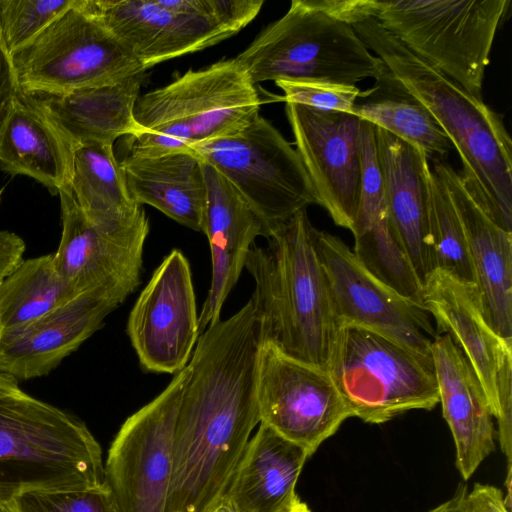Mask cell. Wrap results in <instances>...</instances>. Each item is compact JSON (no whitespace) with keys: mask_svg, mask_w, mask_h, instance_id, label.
<instances>
[{"mask_svg":"<svg viewBox=\"0 0 512 512\" xmlns=\"http://www.w3.org/2000/svg\"><path fill=\"white\" fill-rule=\"evenodd\" d=\"M72 147L20 93L0 131V170L35 179L52 195L69 183Z\"/></svg>","mask_w":512,"mask_h":512,"instance_id":"cell-27","label":"cell"},{"mask_svg":"<svg viewBox=\"0 0 512 512\" xmlns=\"http://www.w3.org/2000/svg\"><path fill=\"white\" fill-rule=\"evenodd\" d=\"M314 5L327 15L353 25L373 17L377 0H312Z\"/></svg>","mask_w":512,"mask_h":512,"instance_id":"cell-38","label":"cell"},{"mask_svg":"<svg viewBox=\"0 0 512 512\" xmlns=\"http://www.w3.org/2000/svg\"><path fill=\"white\" fill-rule=\"evenodd\" d=\"M391 228L423 286L434 270L429 221V175L425 153L376 126Z\"/></svg>","mask_w":512,"mask_h":512,"instance_id":"cell-22","label":"cell"},{"mask_svg":"<svg viewBox=\"0 0 512 512\" xmlns=\"http://www.w3.org/2000/svg\"><path fill=\"white\" fill-rule=\"evenodd\" d=\"M352 417L381 424L439 403L433 360L370 330L345 326L328 370Z\"/></svg>","mask_w":512,"mask_h":512,"instance_id":"cell-8","label":"cell"},{"mask_svg":"<svg viewBox=\"0 0 512 512\" xmlns=\"http://www.w3.org/2000/svg\"><path fill=\"white\" fill-rule=\"evenodd\" d=\"M286 103L301 104L326 111L350 112L361 92L356 85L327 81H276Z\"/></svg>","mask_w":512,"mask_h":512,"instance_id":"cell-35","label":"cell"},{"mask_svg":"<svg viewBox=\"0 0 512 512\" xmlns=\"http://www.w3.org/2000/svg\"><path fill=\"white\" fill-rule=\"evenodd\" d=\"M146 71L61 94L23 95L42 112L73 148L89 144L113 146L135 134L134 109Z\"/></svg>","mask_w":512,"mask_h":512,"instance_id":"cell-23","label":"cell"},{"mask_svg":"<svg viewBox=\"0 0 512 512\" xmlns=\"http://www.w3.org/2000/svg\"><path fill=\"white\" fill-rule=\"evenodd\" d=\"M25 250V242L20 236L0 230V282L23 261Z\"/></svg>","mask_w":512,"mask_h":512,"instance_id":"cell-40","label":"cell"},{"mask_svg":"<svg viewBox=\"0 0 512 512\" xmlns=\"http://www.w3.org/2000/svg\"><path fill=\"white\" fill-rule=\"evenodd\" d=\"M315 242L341 328L370 330L433 360L431 345L438 334L424 308L373 276L337 236L316 229Z\"/></svg>","mask_w":512,"mask_h":512,"instance_id":"cell-12","label":"cell"},{"mask_svg":"<svg viewBox=\"0 0 512 512\" xmlns=\"http://www.w3.org/2000/svg\"><path fill=\"white\" fill-rule=\"evenodd\" d=\"M288 512H311L306 503L298 499Z\"/></svg>","mask_w":512,"mask_h":512,"instance_id":"cell-42","label":"cell"},{"mask_svg":"<svg viewBox=\"0 0 512 512\" xmlns=\"http://www.w3.org/2000/svg\"><path fill=\"white\" fill-rule=\"evenodd\" d=\"M508 0H377L373 17L410 51L482 99Z\"/></svg>","mask_w":512,"mask_h":512,"instance_id":"cell-7","label":"cell"},{"mask_svg":"<svg viewBox=\"0 0 512 512\" xmlns=\"http://www.w3.org/2000/svg\"><path fill=\"white\" fill-rule=\"evenodd\" d=\"M59 275L53 253L24 260L0 282V338L79 296Z\"/></svg>","mask_w":512,"mask_h":512,"instance_id":"cell-30","label":"cell"},{"mask_svg":"<svg viewBox=\"0 0 512 512\" xmlns=\"http://www.w3.org/2000/svg\"><path fill=\"white\" fill-rule=\"evenodd\" d=\"M74 0H0V36L11 55L32 41Z\"/></svg>","mask_w":512,"mask_h":512,"instance_id":"cell-32","label":"cell"},{"mask_svg":"<svg viewBox=\"0 0 512 512\" xmlns=\"http://www.w3.org/2000/svg\"><path fill=\"white\" fill-rule=\"evenodd\" d=\"M204 163L206 200L202 232L211 255V282L199 313V333L220 320L224 302L237 284L249 251L268 230L239 191L215 168Z\"/></svg>","mask_w":512,"mask_h":512,"instance_id":"cell-20","label":"cell"},{"mask_svg":"<svg viewBox=\"0 0 512 512\" xmlns=\"http://www.w3.org/2000/svg\"><path fill=\"white\" fill-rule=\"evenodd\" d=\"M11 512H119L107 483L83 490H36L6 504Z\"/></svg>","mask_w":512,"mask_h":512,"instance_id":"cell-33","label":"cell"},{"mask_svg":"<svg viewBox=\"0 0 512 512\" xmlns=\"http://www.w3.org/2000/svg\"><path fill=\"white\" fill-rule=\"evenodd\" d=\"M285 109L318 205L336 225L352 231L361 191L362 119L295 103H286Z\"/></svg>","mask_w":512,"mask_h":512,"instance_id":"cell-16","label":"cell"},{"mask_svg":"<svg viewBox=\"0 0 512 512\" xmlns=\"http://www.w3.org/2000/svg\"><path fill=\"white\" fill-rule=\"evenodd\" d=\"M460 512H510L503 492L492 485L476 483L471 492L463 494Z\"/></svg>","mask_w":512,"mask_h":512,"instance_id":"cell-37","label":"cell"},{"mask_svg":"<svg viewBox=\"0 0 512 512\" xmlns=\"http://www.w3.org/2000/svg\"><path fill=\"white\" fill-rule=\"evenodd\" d=\"M58 195L62 233L53 262L59 275L77 294L98 288L127 296L134 292L141 282L148 218L128 228L105 231L85 217L69 183Z\"/></svg>","mask_w":512,"mask_h":512,"instance_id":"cell-17","label":"cell"},{"mask_svg":"<svg viewBox=\"0 0 512 512\" xmlns=\"http://www.w3.org/2000/svg\"><path fill=\"white\" fill-rule=\"evenodd\" d=\"M422 306L460 348L486 394L498 430L512 428V341L488 322L476 284L435 269L422 286Z\"/></svg>","mask_w":512,"mask_h":512,"instance_id":"cell-14","label":"cell"},{"mask_svg":"<svg viewBox=\"0 0 512 512\" xmlns=\"http://www.w3.org/2000/svg\"><path fill=\"white\" fill-rule=\"evenodd\" d=\"M69 186L85 217L102 230L128 228L147 217L131 199L111 145L73 148Z\"/></svg>","mask_w":512,"mask_h":512,"instance_id":"cell-28","label":"cell"},{"mask_svg":"<svg viewBox=\"0 0 512 512\" xmlns=\"http://www.w3.org/2000/svg\"><path fill=\"white\" fill-rule=\"evenodd\" d=\"M127 297L109 288L87 291L0 338V372L16 381L50 373L99 330Z\"/></svg>","mask_w":512,"mask_h":512,"instance_id":"cell-19","label":"cell"},{"mask_svg":"<svg viewBox=\"0 0 512 512\" xmlns=\"http://www.w3.org/2000/svg\"><path fill=\"white\" fill-rule=\"evenodd\" d=\"M215 20L232 31L239 32L260 12L263 0H211Z\"/></svg>","mask_w":512,"mask_h":512,"instance_id":"cell-36","label":"cell"},{"mask_svg":"<svg viewBox=\"0 0 512 512\" xmlns=\"http://www.w3.org/2000/svg\"><path fill=\"white\" fill-rule=\"evenodd\" d=\"M212 512H232V510L222 502L217 508H215Z\"/></svg>","mask_w":512,"mask_h":512,"instance_id":"cell-43","label":"cell"},{"mask_svg":"<svg viewBox=\"0 0 512 512\" xmlns=\"http://www.w3.org/2000/svg\"><path fill=\"white\" fill-rule=\"evenodd\" d=\"M188 365L152 401L129 416L111 443L105 480L119 512H165L172 442Z\"/></svg>","mask_w":512,"mask_h":512,"instance_id":"cell-11","label":"cell"},{"mask_svg":"<svg viewBox=\"0 0 512 512\" xmlns=\"http://www.w3.org/2000/svg\"><path fill=\"white\" fill-rule=\"evenodd\" d=\"M429 221L433 267L476 284L465 233L450 195L431 169L429 175Z\"/></svg>","mask_w":512,"mask_h":512,"instance_id":"cell-31","label":"cell"},{"mask_svg":"<svg viewBox=\"0 0 512 512\" xmlns=\"http://www.w3.org/2000/svg\"><path fill=\"white\" fill-rule=\"evenodd\" d=\"M0 512H11V511L8 509L6 504L0 502Z\"/></svg>","mask_w":512,"mask_h":512,"instance_id":"cell-44","label":"cell"},{"mask_svg":"<svg viewBox=\"0 0 512 512\" xmlns=\"http://www.w3.org/2000/svg\"><path fill=\"white\" fill-rule=\"evenodd\" d=\"M260 423L310 456L352 413L326 370L262 343L257 371Z\"/></svg>","mask_w":512,"mask_h":512,"instance_id":"cell-13","label":"cell"},{"mask_svg":"<svg viewBox=\"0 0 512 512\" xmlns=\"http://www.w3.org/2000/svg\"><path fill=\"white\" fill-rule=\"evenodd\" d=\"M131 199L150 205L177 223L201 231L206 200L204 163L194 152L119 161Z\"/></svg>","mask_w":512,"mask_h":512,"instance_id":"cell-26","label":"cell"},{"mask_svg":"<svg viewBox=\"0 0 512 512\" xmlns=\"http://www.w3.org/2000/svg\"><path fill=\"white\" fill-rule=\"evenodd\" d=\"M234 59L254 85L310 80L355 85L388 70L352 25L327 15L312 0H293Z\"/></svg>","mask_w":512,"mask_h":512,"instance_id":"cell-6","label":"cell"},{"mask_svg":"<svg viewBox=\"0 0 512 512\" xmlns=\"http://www.w3.org/2000/svg\"><path fill=\"white\" fill-rule=\"evenodd\" d=\"M142 67L211 47L234 33L213 18L169 7L165 0H77Z\"/></svg>","mask_w":512,"mask_h":512,"instance_id":"cell-18","label":"cell"},{"mask_svg":"<svg viewBox=\"0 0 512 512\" xmlns=\"http://www.w3.org/2000/svg\"><path fill=\"white\" fill-rule=\"evenodd\" d=\"M10 56L23 95L61 94L147 71L77 0Z\"/></svg>","mask_w":512,"mask_h":512,"instance_id":"cell-9","label":"cell"},{"mask_svg":"<svg viewBox=\"0 0 512 512\" xmlns=\"http://www.w3.org/2000/svg\"><path fill=\"white\" fill-rule=\"evenodd\" d=\"M19 96L11 56L0 36V131Z\"/></svg>","mask_w":512,"mask_h":512,"instance_id":"cell-39","label":"cell"},{"mask_svg":"<svg viewBox=\"0 0 512 512\" xmlns=\"http://www.w3.org/2000/svg\"><path fill=\"white\" fill-rule=\"evenodd\" d=\"M315 230L306 209L297 212L270 232L266 245H253L245 269L255 283L262 343L328 371L342 328Z\"/></svg>","mask_w":512,"mask_h":512,"instance_id":"cell-3","label":"cell"},{"mask_svg":"<svg viewBox=\"0 0 512 512\" xmlns=\"http://www.w3.org/2000/svg\"><path fill=\"white\" fill-rule=\"evenodd\" d=\"M360 150L361 191L354 227L368 223L386 212L384 178L377 146L376 126L363 119L361 121Z\"/></svg>","mask_w":512,"mask_h":512,"instance_id":"cell-34","label":"cell"},{"mask_svg":"<svg viewBox=\"0 0 512 512\" xmlns=\"http://www.w3.org/2000/svg\"><path fill=\"white\" fill-rule=\"evenodd\" d=\"M443 416L451 430L456 467L468 480L495 449L493 415L474 370L447 334L431 345Z\"/></svg>","mask_w":512,"mask_h":512,"instance_id":"cell-24","label":"cell"},{"mask_svg":"<svg viewBox=\"0 0 512 512\" xmlns=\"http://www.w3.org/2000/svg\"><path fill=\"white\" fill-rule=\"evenodd\" d=\"M105 484L102 450L87 425L0 372V502L29 491Z\"/></svg>","mask_w":512,"mask_h":512,"instance_id":"cell-4","label":"cell"},{"mask_svg":"<svg viewBox=\"0 0 512 512\" xmlns=\"http://www.w3.org/2000/svg\"><path fill=\"white\" fill-rule=\"evenodd\" d=\"M432 170L463 226L485 316L500 336L512 341V233L492 219L449 164L435 161Z\"/></svg>","mask_w":512,"mask_h":512,"instance_id":"cell-21","label":"cell"},{"mask_svg":"<svg viewBox=\"0 0 512 512\" xmlns=\"http://www.w3.org/2000/svg\"><path fill=\"white\" fill-rule=\"evenodd\" d=\"M261 100L235 59L188 70L171 83L139 96L135 134L124 136L126 156L186 152L234 134L260 114Z\"/></svg>","mask_w":512,"mask_h":512,"instance_id":"cell-5","label":"cell"},{"mask_svg":"<svg viewBox=\"0 0 512 512\" xmlns=\"http://www.w3.org/2000/svg\"><path fill=\"white\" fill-rule=\"evenodd\" d=\"M352 26L440 125L460 156V175L471 193L499 226L512 233V140L502 117L410 51L374 17Z\"/></svg>","mask_w":512,"mask_h":512,"instance_id":"cell-2","label":"cell"},{"mask_svg":"<svg viewBox=\"0 0 512 512\" xmlns=\"http://www.w3.org/2000/svg\"><path fill=\"white\" fill-rule=\"evenodd\" d=\"M466 490L467 489L465 486L461 487L451 499L429 510L428 512H460V501Z\"/></svg>","mask_w":512,"mask_h":512,"instance_id":"cell-41","label":"cell"},{"mask_svg":"<svg viewBox=\"0 0 512 512\" xmlns=\"http://www.w3.org/2000/svg\"><path fill=\"white\" fill-rule=\"evenodd\" d=\"M191 152L239 191L268 235L297 212L318 204L297 150L260 114L240 131L197 144Z\"/></svg>","mask_w":512,"mask_h":512,"instance_id":"cell-10","label":"cell"},{"mask_svg":"<svg viewBox=\"0 0 512 512\" xmlns=\"http://www.w3.org/2000/svg\"><path fill=\"white\" fill-rule=\"evenodd\" d=\"M261 327L250 298L199 336L179 401L165 512H212L260 424Z\"/></svg>","mask_w":512,"mask_h":512,"instance_id":"cell-1","label":"cell"},{"mask_svg":"<svg viewBox=\"0 0 512 512\" xmlns=\"http://www.w3.org/2000/svg\"><path fill=\"white\" fill-rule=\"evenodd\" d=\"M127 334L145 370L175 375L188 365L200 336L199 314L190 264L180 250L154 270L129 313Z\"/></svg>","mask_w":512,"mask_h":512,"instance_id":"cell-15","label":"cell"},{"mask_svg":"<svg viewBox=\"0 0 512 512\" xmlns=\"http://www.w3.org/2000/svg\"><path fill=\"white\" fill-rule=\"evenodd\" d=\"M351 113L418 148L427 158L443 157L453 148L429 111L389 70L372 88L360 92Z\"/></svg>","mask_w":512,"mask_h":512,"instance_id":"cell-29","label":"cell"},{"mask_svg":"<svg viewBox=\"0 0 512 512\" xmlns=\"http://www.w3.org/2000/svg\"><path fill=\"white\" fill-rule=\"evenodd\" d=\"M310 454L260 423L250 438L223 501L232 512H288Z\"/></svg>","mask_w":512,"mask_h":512,"instance_id":"cell-25","label":"cell"}]
</instances>
